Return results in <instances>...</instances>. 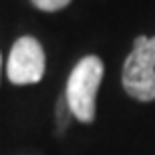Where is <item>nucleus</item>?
<instances>
[{"label": "nucleus", "mask_w": 155, "mask_h": 155, "mask_svg": "<svg viewBox=\"0 0 155 155\" xmlns=\"http://www.w3.org/2000/svg\"><path fill=\"white\" fill-rule=\"evenodd\" d=\"M0 67H2V57H0Z\"/></svg>", "instance_id": "nucleus-6"}, {"label": "nucleus", "mask_w": 155, "mask_h": 155, "mask_svg": "<svg viewBox=\"0 0 155 155\" xmlns=\"http://www.w3.org/2000/svg\"><path fill=\"white\" fill-rule=\"evenodd\" d=\"M103 61L95 54L81 58L71 71L67 81L64 99L69 103L73 117L81 123H93L97 113V93L103 81Z\"/></svg>", "instance_id": "nucleus-1"}, {"label": "nucleus", "mask_w": 155, "mask_h": 155, "mask_svg": "<svg viewBox=\"0 0 155 155\" xmlns=\"http://www.w3.org/2000/svg\"><path fill=\"white\" fill-rule=\"evenodd\" d=\"M73 115V111H71L69 103H67V99H61L58 101V107H57V117H58V129H64V127L69 125V119Z\"/></svg>", "instance_id": "nucleus-5"}, {"label": "nucleus", "mask_w": 155, "mask_h": 155, "mask_svg": "<svg viewBox=\"0 0 155 155\" xmlns=\"http://www.w3.org/2000/svg\"><path fill=\"white\" fill-rule=\"evenodd\" d=\"M123 89L137 101H155V36H137L123 64Z\"/></svg>", "instance_id": "nucleus-2"}, {"label": "nucleus", "mask_w": 155, "mask_h": 155, "mask_svg": "<svg viewBox=\"0 0 155 155\" xmlns=\"http://www.w3.org/2000/svg\"><path fill=\"white\" fill-rule=\"evenodd\" d=\"M32 4L40 10H46V12H54V10H61L64 6L71 4V0H32Z\"/></svg>", "instance_id": "nucleus-4"}, {"label": "nucleus", "mask_w": 155, "mask_h": 155, "mask_svg": "<svg viewBox=\"0 0 155 155\" xmlns=\"http://www.w3.org/2000/svg\"><path fill=\"white\" fill-rule=\"evenodd\" d=\"M45 67L46 58L40 42L32 36H20L10 51L6 75L14 85H35L42 79Z\"/></svg>", "instance_id": "nucleus-3"}]
</instances>
